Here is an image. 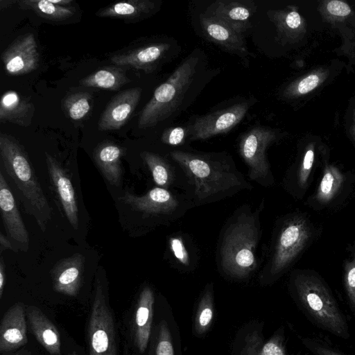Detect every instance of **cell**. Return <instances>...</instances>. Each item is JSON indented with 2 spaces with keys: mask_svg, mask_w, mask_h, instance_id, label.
<instances>
[{
  "mask_svg": "<svg viewBox=\"0 0 355 355\" xmlns=\"http://www.w3.org/2000/svg\"><path fill=\"white\" fill-rule=\"evenodd\" d=\"M153 304V293L150 287L146 286L139 295L133 324L135 340L141 352L146 349L150 338Z\"/></svg>",
  "mask_w": 355,
  "mask_h": 355,
  "instance_id": "cell-23",
  "label": "cell"
},
{
  "mask_svg": "<svg viewBox=\"0 0 355 355\" xmlns=\"http://www.w3.org/2000/svg\"><path fill=\"white\" fill-rule=\"evenodd\" d=\"M198 58L189 56L155 90L138 120L139 128H151L169 117L178 107L193 80Z\"/></svg>",
  "mask_w": 355,
  "mask_h": 355,
  "instance_id": "cell-5",
  "label": "cell"
},
{
  "mask_svg": "<svg viewBox=\"0 0 355 355\" xmlns=\"http://www.w3.org/2000/svg\"><path fill=\"white\" fill-rule=\"evenodd\" d=\"M314 163V152L312 148L306 150L301 164L294 175V191L302 196L309 187Z\"/></svg>",
  "mask_w": 355,
  "mask_h": 355,
  "instance_id": "cell-30",
  "label": "cell"
},
{
  "mask_svg": "<svg viewBox=\"0 0 355 355\" xmlns=\"http://www.w3.org/2000/svg\"><path fill=\"white\" fill-rule=\"evenodd\" d=\"M170 248L180 263L184 266L189 263V254L182 240L179 237H171L169 241Z\"/></svg>",
  "mask_w": 355,
  "mask_h": 355,
  "instance_id": "cell-36",
  "label": "cell"
},
{
  "mask_svg": "<svg viewBox=\"0 0 355 355\" xmlns=\"http://www.w3.org/2000/svg\"><path fill=\"white\" fill-rule=\"evenodd\" d=\"M5 284H6L5 266L3 263V259H2V257H1V261H0V297L1 298L3 295V291Z\"/></svg>",
  "mask_w": 355,
  "mask_h": 355,
  "instance_id": "cell-40",
  "label": "cell"
},
{
  "mask_svg": "<svg viewBox=\"0 0 355 355\" xmlns=\"http://www.w3.org/2000/svg\"><path fill=\"white\" fill-rule=\"evenodd\" d=\"M130 82L125 71L119 66L102 67L79 82L84 87L115 91Z\"/></svg>",
  "mask_w": 355,
  "mask_h": 355,
  "instance_id": "cell-26",
  "label": "cell"
},
{
  "mask_svg": "<svg viewBox=\"0 0 355 355\" xmlns=\"http://www.w3.org/2000/svg\"><path fill=\"white\" fill-rule=\"evenodd\" d=\"M34 113L33 103L17 92L8 90L2 94L0 101V121L2 123L28 127L32 123Z\"/></svg>",
  "mask_w": 355,
  "mask_h": 355,
  "instance_id": "cell-21",
  "label": "cell"
},
{
  "mask_svg": "<svg viewBox=\"0 0 355 355\" xmlns=\"http://www.w3.org/2000/svg\"><path fill=\"white\" fill-rule=\"evenodd\" d=\"M87 334L89 355H119L113 315L99 282L96 286Z\"/></svg>",
  "mask_w": 355,
  "mask_h": 355,
  "instance_id": "cell-7",
  "label": "cell"
},
{
  "mask_svg": "<svg viewBox=\"0 0 355 355\" xmlns=\"http://www.w3.org/2000/svg\"><path fill=\"white\" fill-rule=\"evenodd\" d=\"M24 304L17 302L4 313L0 324V352L17 349L28 343Z\"/></svg>",
  "mask_w": 355,
  "mask_h": 355,
  "instance_id": "cell-12",
  "label": "cell"
},
{
  "mask_svg": "<svg viewBox=\"0 0 355 355\" xmlns=\"http://www.w3.org/2000/svg\"><path fill=\"white\" fill-rule=\"evenodd\" d=\"M52 3L61 6H71L73 1L71 0H49Z\"/></svg>",
  "mask_w": 355,
  "mask_h": 355,
  "instance_id": "cell-42",
  "label": "cell"
},
{
  "mask_svg": "<svg viewBox=\"0 0 355 355\" xmlns=\"http://www.w3.org/2000/svg\"><path fill=\"white\" fill-rule=\"evenodd\" d=\"M263 355H289L284 347L283 336L278 335L267 343L263 348Z\"/></svg>",
  "mask_w": 355,
  "mask_h": 355,
  "instance_id": "cell-37",
  "label": "cell"
},
{
  "mask_svg": "<svg viewBox=\"0 0 355 355\" xmlns=\"http://www.w3.org/2000/svg\"><path fill=\"white\" fill-rule=\"evenodd\" d=\"M0 158L7 175L22 194L25 207L44 231L52 211L24 148L14 137L1 133Z\"/></svg>",
  "mask_w": 355,
  "mask_h": 355,
  "instance_id": "cell-3",
  "label": "cell"
},
{
  "mask_svg": "<svg viewBox=\"0 0 355 355\" xmlns=\"http://www.w3.org/2000/svg\"><path fill=\"white\" fill-rule=\"evenodd\" d=\"M155 2L150 0H128L110 4L99 9L96 15L99 17L120 19L136 21L153 15L156 10Z\"/></svg>",
  "mask_w": 355,
  "mask_h": 355,
  "instance_id": "cell-24",
  "label": "cell"
},
{
  "mask_svg": "<svg viewBox=\"0 0 355 355\" xmlns=\"http://www.w3.org/2000/svg\"><path fill=\"white\" fill-rule=\"evenodd\" d=\"M213 317L211 294L207 291L203 296L200 309L196 318V329L198 332L202 333L209 325Z\"/></svg>",
  "mask_w": 355,
  "mask_h": 355,
  "instance_id": "cell-33",
  "label": "cell"
},
{
  "mask_svg": "<svg viewBox=\"0 0 355 355\" xmlns=\"http://www.w3.org/2000/svg\"><path fill=\"white\" fill-rule=\"evenodd\" d=\"M253 3L218 0L211 3L205 14L215 17L237 33L243 35L250 27V18L254 12Z\"/></svg>",
  "mask_w": 355,
  "mask_h": 355,
  "instance_id": "cell-18",
  "label": "cell"
},
{
  "mask_svg": "<svg viewBox=\"0 0 355 355\" xmlns=\"http://www.w3.org/2000/svg\"><path fill=\"white\" fill-rule=\"evenodd\" d=\"M40 55L33 33L19 36L1 53L6 71L12 76H19L35 70Z\"/></svg>",
  "mask_w": 355,
  "mask_h": 355,
  "instance_id": "cell-10",
  "label": "cell"
},
{
  "mask_svg": "<svg viewBox=\"0 0 355 355\" xmlns=\"http://www.w3.org/2000/svg\"><path fill=\"white\" fill-rule=\"evenodd\" d=\"M329 12L336 16H347L351 12L349 6L340 1H331L327 6Z\"/></svg>",
  "mask_w": 355,
  "mask_h": 355,
  "instance_id": "cell-39",
  "label": "cell"
},
{
  "mask_svg": "<svg viewBox=\"0 0 355 355\" xmlns=\"http://www.w3.org/2000/svg\"><path fill=\"white\" fill-rule=\"evenodd\" d=\"M274 139L271 130L258 126L244 133L239 144V154L248 166L250 178L263 186L273 182L266 152Z\"/></svg>",
  "mask_w": 355,
  "mask_h": 355,
  "instance_id": "cell-8",
  "label": "cell"
},
{
  "mask_svg": "<svg viewBox=\"0 0 355 355\" xmlns=\"http://www.w3.org/2000/svg\"><path fill=\"white\" fill-rule=\"evenodd\" d=\"M20 8L29 10L48 20L61 21L71 17L76 8L52 3L49 0H21L17 1Z\"/></svg>",
  "mask_w": 355,
  "mask_h": 355,
  "instance_id": "cell-27",
  "label": "cell"
},
{
  "mask_svg": "<svg viewBox=\"0 0 355 355\" xmlns=\"http://www.w3.org/2000/svg\"><path fill=\"white\" fill-rule=\"evenodd\" d=\"M47 170L55 189L66 216L71 226L77 230L79 225L78 208L71 180L56 159L45 153Z\"/></svg>",
  "mask_w": 355,
  "mask_h": 355,
  "instance_id": "cell-14",
  "label": "cell"
},
{
  "mask_svg": "<svg viewBox=\"0 0 355 355\" xmlns=\"http://www.w3.org/2000/svg\"><path fill=\"white\" fill-rule=\"evenodd\" d=\"M123 148L111 141L99 144L94 150V159L106 180L113 186L119 187L122 180L121 159Z\"/></svg>",
  "mask_w": 355,
  "mask_h": 355,
  "instance_id": "cell-22",
  "label": "cell"
},
{
  "mask_svg": "<svg viewBox=\"0 0 355 355\" xmlns=\"http://www.w3.org/2000/svg\"><path fill=\"white\" fill-rule=\"evenodd\" d=\"M141 95L140 87H133L114 96L101 114L99 130H115L122 128L132 116Z\"/></svg>",
  "mask_w": 355,
  "mask_h": 355,
  "instance_id": "cell-11",
  "label": "cell"
},
{
  "mask_svg": "<svg viewBox=\"0 0 355 355\" xmlns=\"http://www.w3.org/2000/svg\"><path fill=\"white\" fill-rule=\"evenodd\" d=\"M0 209L4 227L15 242L26 251L28 248L29 236L19 211L14 196L7 182L0 172Z\"/></svg>",
  "mask_w": 355,
  "mask_h": 355,
  "instance_id": "cell-15",
  "label": "cell"
},
{
  "mask_svg": "<svg viewBox=\"0 0 355 355\" xmlns=\"http://www.w3.org/2000/svg\"><path fill=\"white\" fill-rule=\"evenodd\" d=\"M247 102L211 112L198 117L189 128L191 140H203L224 134L238 125L249 109Z\"/></svg>",
  "mask_w": 355,
  "mask_h": 355,
  "instance_id": "cell-9",
  "label": "cell"
},
{
  "mask_svg": "<svg viewBox=\"0 0 355 355\" xmlns=\"http://www.w3.org/2000/svg\"><path fill=\"white\" fill-rule=\"evenodd\" d=\"M5 4L4 5H0L1 9H3L4 8H7L8 6H10L12 3H15V1H3Z\"/></svg>",
  "mask_w": 355,
  "mask_h": 355,
  "instance_id": "cell-43",
  "label": "cell"
},
{
  "mask_svg": "<svg viewBox=\"0 0 355 355\" xmlns=\"http://www.w3.org/2000/svg\"><path fill=\"white\" fill-rule=\"evenodd\" d=\"M187 133L189 134V129L186 130L182 127L169 128L163 132L161 140L168 145H180L184 141Z\"/></svg>",
  "mask_w": 355,
  "mask_h": 355,
  "instance_id": "cell-35",
  "label": "cell"
},
{
  "mask_svg": "<svg viewBox=\"0 0 355 355\" xmlns=\"http://www.w3.org/2000/svg\"><path fill=\"white\" fill-rule=\"evenodd\" d=\"M343 284L347 304L355 315V248L352 258L345 261Z\"/></svg>",
  "mask_w": 355,
  "mask_h": 355,
  "instance_id": "cell-31",
  "label": "cell"
},
{
  "mask_svg": "<svg viewBox=\"0 0 355 355\" xmlns=\"http://www.w3.org/2000/svg\"><path fill=\"white\" fill-rule=\"evenodd\" d=\"M121 200L134 210L150 215L173 214L178 208L179 202L167 189L155 187L143 196L125 192Z\"/></svg>",
  "mask_w": 355,
  "mask_h": 355,
  "instance_id": "cell-16",
  "label": "cell"
},
{
  "mask_svg": "<svg viewBox=\"0 0 355 355\" xmlns=\"http://www.w3.org/2000/svg\"><path fill=\"white\" fill-rule=\"evenodd\" d=\"M346 182V176L343 172L333 165H327L312 196L311 205L324 207L330 205L343 191Z\"/></svg>",
  "mask_w": 355,
  "mask_h": 355,
  "instance_id": "cell-25",
  "label": "cell"
},
{
  "mask_svg": "<svg viewBox=\"0 0 355 355\" xmlns=\"http://www.w3.org/2000/svg\"><path fill=\"white\" fill-rule=\"evenodd\" d=\"M85 257L78 253L60 260L51 271L53 289L65 295L75 297L82 284Z\"/></svg>",
  "mask_w": 355,
  "mask_h": 355,
  "instance_id": "cell-13",
  "label": "cell"
},
{
  "mask_svg": "<svg viewBox=\"0 0 355 355\" xmlns=\"http://www.w3.org/2000/svg\"><path fill=\"white\" fill-rule=\"evenodd\" d=\"M28 324L38 343L51 355H60L61 340L56 327L37 306L26 309Z\"/></svg>",
  "mask_w": 355,
  "mask_h": 355,
  "instance_id": "cell-20",
  "label": "cell"
},
{
  "mask_svg": "<svg viewBox=\"0 0 355 355\" xmlns=\"http://www.w3.org/2000/svg\"><path fill=\"white\" fill-rule=\"evenodd\" d=\"M259 211L250 210L234 215L224 232L220 245V264L236 277L249 275L257 267L256 248L260 238Z\"/></svg>",
  "mask_w": 355,
  "mask_h": 355,
  "instance_id": "cell-2",
  "label": "cell"
},
{
  "mask_svg": "<svg viewBox=\"0 0 355 355\" xmlns=\"http://www.w3.org/2000/svg\"><path fill=\"white\" fill-rule=\"evenodd\" d=\"M319 78L315 74L310 75L302 79L297 85V91L304 94L313 89L318 85Z\"/></svg>",
  "mask_w": 355,
  "mask_h": 355,
  "instance_id": "cell-38",
  "label": "cell"
},
{
  "mask_svg": "<svg viewBox=\"0 0 355 355\" xmlns=\"http://www.w3.org/2000/svg\"><path fill=\"white\" fill-rule=\"evenodd\" d=\"M0 248L1 252H2L3 250H13L10 241L1 232L0 233Z\"/></svg>",
  "mask_w": 355,
  "mask_h": 355,
  "instance_id": "cell-41",
  "label": "cell"
},
{
  "mask_svg": "<svg viewBox=\"0 0 355 355\" xmlns=\"http://www.w3.org/2000/svg\"><path fill=\"white\" fill-rule=\"evenodd\" d=\"M168 43H156L134 49L111 57V62L119 67H129L146 73L153 71L168 51Z\"/></svg>",
  "mask_w": 355,
  "mask_h": 355,
  "instance_id": "cell-19",
  "label": "cell"
},
{
  "mask_svg": "<svg viewBox=\"0 0 355 355\" xmlns=\"http://www.w3.org/2000/svg\"><path fill=\"white\" fill-rule=\"evenodd\" d=\"M303 345L313 355H348L330 342L318 337L301 336Z\"/></svg>",
  "mask_w": 355,
  "mask_h": 355,
  "instance_id": "cell-32",
  "label": "cell"
},
{
  "mask_svg": "<svg viewBox=\"0 0 355 355\" xmlns=\"http://www.w3.org/2000/svg\"><path fill=\"white\" fill-rule=\"evenodd\" d=\"M92 96L88 92H78L69 95L63 101L66 114L71 120L83 119L92 109Z\"/></svg>",
  "mask_w": 355,
  "mask_h": 355,
  "instance_id": "cell-29",
  "label": "cell"
},
{
  "mask_svg": "<svg viewBox=\"0 0 355 355\" xmlns=\"http://www.w3.org/2000/svg\"><path fill=\"white\" fill-rule=\"evenodd\" d=\"M141 157L152 173L154 182L163 189H168L173 181V173L168 163L159 155L142 152Z\"/></svg>",
  "mask_w": 355,
  "mask_h": 355,
  "instance_id": "cell-28",
  "label": "cell"
},
{
  "mask_svg": "<svg viewBox=\"0 0 355 355\" xmlns=\"http://www.w3.org/2000/svg\"><path fill=\"white\" fill-rule=\"evenodd\" d=\"M290 288L301 311L318 329L348 340L350 327L330 287L316 272L300 270L293 272Z\"/></svg>",
  "mask_w": 355,
  "mask_h": 355,
  "instance_id": "cell-1",
  "label": "cell"
},
{
  "mask_svg": "<svg viewBox=\"0 0 355 355\" xmlns=\"http://www.w3.org/2000/svg\"><path fill=\"white\" fill-rule=\"evenodd\" d=\"M315 230L304 215L295 214L282 224L266 266L267 275L276 279L291 267L311 243Z\"/></svg>",
  "mask_w": 355,
  "mask_h": 355,
  "instance_id": "cell-6",
  "label": "cell"
},
{
  "mask_svg": "<svg viewBox=\"0 0 355 355\" xmlns=\"http://www.w3.org/2000/svg\"><path fill=\"white\" fill-rule=\"evenodd\" d=\"M156 355H174L170 334L164 321L160 324Z\"/></svg>",
  "mask_w": 355,
  "mask_h": 355,
  "instance_id": "cell-34",
  "label": "cell"
},
{
  "mask_svg": "<svg viewBox=\"0 0 355 355\" xmlns=\"http://www.w3.org/2000/svg\"><path fill=\"white\" fill-rule=\"evenodd\" d=\"M170 155L193 185L198 200H212L243 185L244 180L240 173L227 163L181 150L172 151Z\"/></svg>",
  "mask_w": 355,
  "mask_h": 355,
  "instance_id": "cell-4",
  "label": "cell"
},
{
  "mask_svg": "<svg viewBox=\"0 0 355 355\" xmlns=\"http://www.w3.org/2000/svg\"><path fill=\"white\" fill-rule=\"evenodd\" d=\"M200 24L206 37L219 46L242 58L249 55L243 35L215 17L200 14Z\"/></svg>",
  "mask_w": 355,
  "mask_h": 355,
  "instance_id": "cell-17",
  "label": "cell"
},
{
  "mask_svg": "<svg viewBox=\"0 0 355 355\" xmlns=\"http://www.w3.org/2000/svg\"><path fill=\"white\" fill-rule=\"evenodd\" d=\"M12 355H31V353L27 350H22V351L18 352Z\"/></svg>",
  "mask_w": 355,
  "mask_h": 355,
  "instance_id": "cell-44",
  "label": "cell"
}]
</instances>
